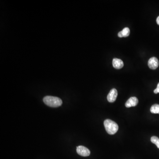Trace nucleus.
I'll return each instance as SVG.
<instances>
[{"label":"nucleus","instance_id":"obj_1","mask_svg":"<svg viewBox=\"0 0 159 159\" xmlns=\"http://www.w3.org/2000/svg\"><path fill=\"white\" fill-rule=\"evenodd\" d=\"M43 101L47 106L51 107H58L62 104V100L60 98L49 95L44 97Z\"/></svg>","mask_w":159,"mask_h":159},{"label":"nucleus","instance_id":"obj_2","mask_svg":"<svg viewBox=\"0 0 159 159\" xmlns=\"http://www.w3.org/2000/svg\"><path fill=\"white\" fill-rule=\"evenodd\" d=\"M104 126L107 133L111 135L115 134L119 129L118 124L112 120H105L104 122Z\"/></svg>","mask_w":159,"mask_h":159},{"label":"nucleus","instance_id":"obj_3","mask_svg":"<svg viewBox=\"0 0 159 159\" xmlns=\"http://www.w3.org/2000/svg\"><path fill=\"white\" fill-rule=\"evenodd\" d=\"M76 152L79 155L82 156H88L90 154V150L83 146H81L77 147Z\"/></svg>","mask_w":159,"mask_h":159},{"label":"nucleus","instance_id":"obj_4","mask_svg":"<svg viewBox=\"0 0 159 159\" xmlns=\"http://www.w3.org/2000/svg\"><path fill=\"white\" fill-rule=\"evenodd\" d=\"M118 96V92L115 88H113L110 91L107 96V100L108 102H113L116 100Z\"/></svg>","mask_w":159,"mask_h":159},{"label":"nucleus","instance_id":"obj_5","mask_svg":"<svg viewBox=\"0 0 159 159\" xmlns=\"http://www.w3.org/2000/svg\"><path fill=\"white\" fill-rule=\"evenodd\" d=\"M148 64L149 68L152 69H155L159 66V61L156 57H152L149 59Z\"/></svg>","mask_w":159,"mask_h":159},{"label":"nucleus","instance_id":"obj_6","mask_svg":"<svg viewBox=\"0 0 159 159\" xmlns=\"http://www.w3.org/2000/svg\"><path fill=\"white\" fill-rule=\"evenodd\" d=\"M139 103V100L138 98L136 97H130L129 99H128L126 102L125 106L127 108L132 107H135L137 106Z\"/></svg>","mask_w":159,"mask_h":159},{"label":"nucleus","instance_id":"obj_7","mask_svg":"<svg viewBox=\"0 0 159 159\" xmlns=\"http://www.w3.org/2000/svg\"><path fill=\"white\" fill-rule=\"evenodd\" d=\"M113 66L116 69H121L124 66L123 61L120 59L114 58L112 61Z\"/></svg>","mask_w":159,"mask_h":159},{"label":"nucleus","instance_id":"obj_8","mask_svg":"<svg viewBox=\"0 0 159 159\" xmlns=\"http://www.w3.org/2000/svg\"><path fill=\"white\" fill-rule=\"evenodd\" d=\"M130 34V30L128 28H125L122 31L119 32L118 36L120 38L127 37Z\"/></svg>","mask_w":159,"mask_h":159},{"label":"nucleus","instance_id":"obj_9","mask_svg":"<svg viewBox=\"0 0 159 159\" xmlns=\"http://www.w3.org/2000/svg\"><path fill=\"white\" fill-rule=\"evenodd\" d=\"M150 112L153 114H159V105L155 104L153 105L150 108Z\"/></svg>","mask_w":159,"mask_h":159},{"label":"nucleus","instance_id":"obj_10","mask_svg":"<svg viewBox=\"0 0 159 159\" xmlns=\"http://www.w3.org/2000/svg\"><path fill=\"white\" fill-rule=\"evenodd\" d=\"M159 140V138L157 137H156V136H153V137L151 138V142L154 144H155V143H156V142H157Z\"/></svg>","mask_w":159,"mask_h":159},{"label":"nucleus","instance_id":"obj_11","mask_svg":"<svg viewBox=\"0 0 159 159\" xmlns=\"http://www.w3.org/2000/svg\"><path fill=\"white\" fill-rule=\"evenodd\" d=\"M154 93L155 94H157L158 93H159V83H158V85H157L156 88H155V89L154 90Z\"/></svg>","mask_w":159,"mask_h":159},{"label":"nucleus","instance_id":"obj_12","mask_svg":"<svg viewBox=\"0 0 159 159\" xmlns=\"http://www.w3.org/2000/svg\"><path fill=\"white\" fill-rule=\"evenodd\" d=\"M155 145H156L157 147L158 148H159V140L158 141H157V142H156Z\"/></svg>","mask_w":159,"mask_h":159},{"label":"nucleus","instance_id":"obj_13","mask_svg":"<svg viewBox=\"0 0 159 159\" xmlns=\"http://www.w3.org/2000/svg\"><path fill=\"white\" fill-rule=\"evenodd\" d=\"M156 21L157 24H158V25H159V16L157 17V19H156Z\"/></svg>","mask_w":159,"mask_h":159}]
</instances>
